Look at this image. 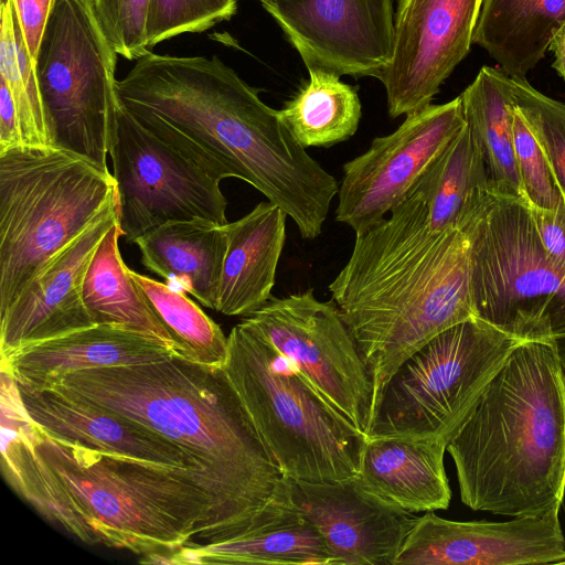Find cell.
I'll return each instance as SVG.
<instances>
[{"instance_id": "cell-1", "label": "cell", "mask_w": 565, "mask_h": 565, "mask_svg": "<svg viewBox=\"0 0 565 565\" xmlns=\"http://www.w3.org/2000/svg\"><path fill=\"white\" fill-rule=\"evenodd\" d=\"M117 94L157 137L223 180L237 178L318 237L339 183L310 157L279 111L217 56L149 51L117 81Z\"/></svg>"}, {"instance_id": "cell-2", "label": "cell", "mask_w": 565, "mask_h": 565, "mask_svg": "<svg viewBox=\"0 0 565 565\" xmlns=\"http://www.w3.org/2000/svg\"><path fill=\"white\" fill-rule=\"evenodd\" d=\"M1 467L21 498L85 544L142 556L220 534L213 502L188 468L50 438L15 395L1 399Z\"/></svg>"}, {"instance_id": "cell-3", "label": "cell", "mask_w": 565, "mask_h": 565, "mask_svg": "<svg viewBox=\"0 0 565 565\" xmlns=\"http://www.w3.org/2000/svg\"><path fill=\"white\" fill-rule=\"evenodd\" d=\"M479 206L460 225L437 231L425 196L413 185L388 217L355 235L349 260L329 285L370 373L372 412L408 356L476 317L471 249Z\"/></svg>"}, {"instance_id": "cell-4", "label": "cell", "mask_w": 565, "mask_h": 565, "mask_svg": "<svg viewBox=\"0 0 565 565\" xmlns=\"http://www.w3.org/2000/svg\"><path fill=\"white\" fill-rule=\"evenodd\" d=\"M44 388L135 419L179 446L212 499L213 542L244 529L282 478L223 367L174 354L70 373Z\"/></svg>"}, {"instance_id": "cell-5", "label": "cell", "mask_w": 565, "mask_h": 565, "mask_svg": "<svg viewBox=\"0 0 565 565\" xmlns=\"http://www.w3.org/2000/svg\"><path fill=\"white\" fill-rule=\"evenodd\" d=\"M463 504L519 516L565 495V371L548 341H522L447 444Z\"/></svg>"}, {"instance_id": "cell-6", "label": "cell", "mask_w": 565, "mask_h": 565, "mask_svg": "<svg viewBox=\"0 0 565 565\" xmlns=\"http://www.w3.org/2000/svg\"><path fill=\"white\" fill-rule=\"evenodd\" d=\"M117 205L108 167L60 147L0 152V312Z\"/></svg>"}, {"instance_id": "cell-7", "label": "cell", "mask_w": 565, "mask_h": 565, "mask_svg": "<svg viewBox=\"0 0 565 565\" xmlns=\"http://www.w3.org/2000/svg\"><path fill=\"white\" fill-rule=\"evenodd\" d=\"M227 340L223 370L282 476L309 482L356 477L365 435L243 321Z\"/></svg>"}, {"instance_id": "cell-8", "label": "cell", "mask_w": 565, "mask_h": 565, "mask_svg": "<svg viewBox=\"0 0 565 565\" xmlns=\"http://www.w3.org/2000/svg\"><path fill=\"white\" fill-rule=\"evenodd\" d=\"M520 342L478 317L441 331L388 379L365 436L448 444Z\"/></svg>"}, {"instance_id": "cell-9", "label": "cell", "mask_w": 565, "mask_h": 565, "mask_svg": "<svg viewBox=\"0 0 565 565\" xmlns=\"http://www.w3.org/2000/svg\"><path fill=\"white\" fill-rule=\"evenodd\" d=\"M475 316L520 341L565 333V271L547 256L524 198L490 190L472 233Z\"/></svg>"}, {"instance_id": "cell-10", "label": "cell", "mask_w": 565, "mask_h": 565, "mask_svg": "<svg viewBox=\"0 0 565 565\" xmlns=\"http://www.w3.org/2000/svg\"><path fill=\"white\" fill-rule=\"evenodd\" d=\"M114 46L95 0H56L35 70L56 147L107 168L119 103Z\"/></svg>"}, {"instance_id": "cell-11", "label": "cell", "mask_w": 565, "mask_h": 565, "mask_svg": "<svg viewBox=\"0 0 565 565\" xmlns=\"http://www.w3.org/2000/svg\"><path fill=\"white\" fill-rule=\"evenodd\" d=\"M109 156L127 241L169 222L227 223L221 180L143 127L120 100Z\"/></svg>"}, {"instance_id": "cell-12", "label": "cell", "mask_w": 565, "mask_h": 565, "mask_svg": "<svg viewBox=\"0 0 565 565\" xmlns=\"http://www.w3.org/2000/svg\"><path fill=\"white\" fill-rule=\"evenodd\" d=\"M243 322L288 359L327 403L366 435L372 415V380L333 301H319L312 288L282 298L271 296Z\"/></svg>"}, {"instance_id": "cell-13", "label": "cell", "mask_w": 565, "mask_h": 565, "mask_svg": "<svg viewBox=\"0 0 565 565\" xmlns=\"http://www.w3.org/2000/svg\"><path fill=\"white\" fill-rule=\"evenodd\" d=\"M466 125L460 96L407 114L396 130L376 137L343 164L335 220L359 235L399 204Z\"/></svg>"}, {"instance_id": "cell-14", "label": "cell", "mask_w": 565, "mask_h": 565, "mask_svg": "<svg viewBox=\"0 0 565 565\" xmlns=\"http://www.w3.org/2000/svg\"><path fill=\"white\" fill-rule=\"evenodd\" d=\"M483 0H398L392 55L377 75L396 118L430 104L468 55Z\"/></svg>"}, {"instance_id": "cell-15", "label": "cell", "mask_w": 565, "mask_h": 565, "mask_svg": "<svg viewBox=\"0 0 565 565\" xmlns=\"http://www.w3.org/2000/svg\"><path fill=\"white\" fill-rule=\"evenodd\" d=\"M308 71L377 77L390 62L393 0H262Z\"/></svg>"}, {"instance_id": "cell-16", "label": "cell", "mask_w": 565, "mask_h": 565, "mask_svg": "<svg viewBox=\"0 0 565 565\" xmlns=\"http://www.w3.org/2000/svg\"><path fill=\"white\" fill-rule=\"evenodd\" d=\"M559 508L511 521H452L435 511L415 519L395 565L556 564L565 555Z\"/></svg>"}, {"instance_id": "cell-17", "label": "cell", "mask_w": 565, "mask_h": 565, "mask_svg": "<svg viewBox=\"0 0 565 565\" xmlns=\"http://www.w3.org/2000/svg\"><path fill=\"white\" fill-rule=\"evenodd\" d=\"M292 504L319 531L338 565H395L415 519L364 489L358 479L309 482L282 477Z\"/></svg>"}, {"instance_id": "cell-18", "label": "cell", "mask_w": 565, "mask_h": 565, "mask_svg": "<svg viewBox=\"0 0 565 565\" xmlns=\"http://www.w3.org/2000/svg\"><path fill=\"white\" fill-rule=\"evenodd\" d=\"M117 221L118 205L57 253L0 312V359L96 326L83 300V284L94 253Z\"/></svg>"}, {"instance_id": "cell-19", "label": "cell", "mask_w": 565, "mask_h": 565, "mask_svg": "<svg viewBox=\"0 0 565 565\" xmlns=\"http://www.w3.org/2000/svg\"><path fill=\"white\" fill-rule=\"evenodd\" d=\"M17 386L28 417L50 438L99 452L188 468L206 491L190 457L146 425L53 388Z\"/></svg>"}, {"instance_id": "cell-20", "label": "cell", "mask_w": 565, "mask_h": 565, "mask_svg": "<svg viewBox=\"0 0 565 565\" xmlns=\"http://www.w3.org/2000/svg\"><path fill=\"white\" fill-rule=\"evenodd\" d=\"M169 558L170 565H338L317 527L290 503L281 479L244 529L212 543L190 541Z\"/></svg>"}, {"instance_id": "cell-21", "label": "cell", "mask_w": 565, "mask_h": 565, "mask_svg": "<svg viewBox=\"0 0 565 565\" xmlns=\"http://www.w3.org/2000/svg\"><path fill=\"white\" fill-rule=\"evenodd\" d=\"M172 355L170 349L149 338L115 326L96 324L0 359V370L18 385L44 388L70 373L154 362Z\"/></svg>"}, {"instance_id": "cell-22", "label": "cell", "mask_w": 565, "mask_h": 565, "mask_svg": "<svg viewBox=\"0 0 565 565\" xmlns=\"http://www.w3.org/2000/svg\"><path fill=\"white\" fill-rule=\"evenodd\" d=\"M447 443L424 439L365 438L360 484L384 502L411 512L446 510L451 490L444 456Z\"/></svg>"}, {"instance_id": "cell-23", "label": "cell", "mask_w": 565, "mask_h": 565, "mask_svg": "<svg viewBox=\"0 0 565 565\" xmlns=\"http://www.w3.org/2000/svg\"><path fill=\"white\" fill-rule=\"evenodd\" d=\"M284 210L258 203L239 220L226 223L227 248L216 311L247 317L270 298L286 241Z\"/></svg>"}, {"instance_id": "cell-24", "label": "cell", "mask_w": 565, "mask_h": 565, "mask_svg": "<svg viewBox=\"0 0 565 565\" xmlns=\"http://www.w3.org/2000/svg\"><path fill=\"white\" fill-rule=\"evenodd\" d=\"M134 243L147 269L170 287L216 310L227 248L226 224L202 220L169 222Z\"/></svg>"}, {"instance_id": "cell-25", "label": "cell", "mask_w": 565, "mask_h": 565, "mask_svg": "<svg viewBox=\"0 0 565 565\" xmlns=\"http://www.w3.org/2000/svg\"><path fill=\"white\" fill-rule=\"evenodd\" d=\"M565 24V0H483L472 43L510 77L526 75Z\"/></svg>"}, {"instance_id": "cell-26", "label": "cell", "mask_w": 565, "mask_h": 565, "mask_svg": "<svg viewBox=\"0 0 565 565\" xmlns=\"http://www.w3.org/2000/svg\"><path fill=\"white\" fill-rule=\"evenodd\" d=\"M118 221L100 241L85 274L83 300L95 324L149 338L179 354L178 345L125 264Z\"/></svg>"}, {"instance_id": "cell-27", "label": "cell", "mask_w": 565, "mask_h": 565, "mask_svg": "<svg viewBox=\"0 0 565 565\" xmlns=\"http://www.w3.org/2000/svg\"><path fill=\"white\" fill-rule=\"evenodd\" d=\"M460 98L466 125L481 149L491 190L523 198L512 140L511 77L499 67L484 65Z\"/></svg>"}, {"instance_id": "cell-28", "label": "cell", "mask_w": 565, "mask_h": 565, "mask_svg": "<svg viewBox=\"0 0 565 565\" xmlns=\"http://www.w3.org/2000/svg\"><path fill=\"white\" fill-rule=\"evenodd\" d=\"M414 185L425 196L434 230L460 225L476 211L491 185L481 149L467 125Z\"/></svg>"}, {"instance_id": "cell-29", "label": "cell", "mask_w": 565, "mask_h": 565, "mask_svg": "<svg viewBox=\"0 0 565 565\" xmlns=\"http://www.w3.org/2000/svg\"><path fill=\"white\" fill-rule=\"evenodd\" d=\"M278 111L302 147H331L358 130L361 102L339 75L311 70L309 81Z\"/></svg>"}, {"instance_id": "cell-30", "label": "cell", "mask_w": 565, "mask_h": 565, "mask_svg": "<svg viewBox=\"0 0 565 565\" xmlns=\"http://www.w3.org/2000/svg\"><path fill=\"white\" fill-rule=\"evenodd\" d=\"M0 78L13 99L20 148L56 147L12 0L0 3Z\"/></svg>"}, {"instance_id": "cell-31", "label": "cell", "mask_w": 565, "mask_h": 565, "mask_svg": "<svg viewBox=\"0 0 565 565\" xmlns=\"http://www.w3.org/2000/svg\"><path fill=\"white\" fill-rule=\"evenodd\" d=\"M151 307L174 339L180 356L200 364L223 367L228 340L214 322L183 290L130 269Z\"/></svg>"}, {"instance_id": "cell-32", "label": "cell", "mask_w": 565, "mask_h": 565, "mask_svg": "<svg viewBox=\"0 0 565 565\" xmlns=\"http://www.w3.org/2000/svg\"><path fill=\"white\" fill-rule=\"evenodd\" d=\"M513 103L540 142L558 188L565 192V104L511 77Z\"/></svg>"}, {"instance_id": "cell-33", "label": "cell", "mask_w": 565, "mask_h": 565, "mask_svg": "<svg viewBox=\"0 0 565 565\" xmlns=\"http://www.w3.org/2000/svg\"><path fill=\"white\" fill-rule=\"evenodd\" d=\"M237 0H151L148 18V47L184 33H201L228 21Z\"/></svg>"}, {"instance_id": "cell-34", "label": "cell", "mask_w": 565, "mask_h": 565, "mask_svg": "<svg viewBox=\"0 0 565 565\" xmlns=\"http://www.w3.org/2000/svg\"><path fill=\"white\" fill-rule=\"evenodd\" d=\"M512 140L523 198L532 206L552 210L559 199V188L540 142L515 106Z\"/></svg>"}, {"instance_id": "cell-35", "label": "cell", "mask_w": 565, "mask_h": 565, "mask_svg": "<svg viewBox=\"0 0 565 565\" xmlns=\"http://www.w3.org/2000/svg\"><path fill=\"white\" fill-rule=\"evenodd\" d=\"M151 0H95L100 25L116 53L137 61L148 53V18Z\"/></svg>"}, {"instance_id": "cell-36", "label": "cell", "mask_w": 565, "mask_h": 565, "mask_svg": "<svg viewBox=\"0 0 565 565\" xmlns=\"http://www.w3.org/2000/svg\"><path fill=\"white\" fill-rule=\"evenodd\" d=\"M527 206L547 256L565 271V192L559 189V199L552 210L529 203Z\"/></svg>"}, {"instance_id": "cell-37", "label": "cell", "mask_w": 565, "mask_h": 565, "mask_svg": "<svg viewBox=\"0 0 565 565\" xmlns=\"http://www.w3.org/2000/svg\"><path fill=\"white\" fill-rule=\"evenodd\" d=\"M29 56L35 66L56 0H12Z\"/></svg>"}, {"instance_id": "cell-38", "label": "cell", "mask_w": 565, "mask_h": 565, "mask_svg": "<svg viewBox=\"0 0 565 565\" xmlns=\"http://www.w3.org/2000/svg\"><path fill=\"white\" fill-rule=\"evenodd\" d=\"M20 148L15 108L7 83L0 78V152Z\"/></svg>"}, {"instance_id": "cell-39", "label": "cell", "mask_w": 565, "mask_h": 565, "mask_svg": "<svg viewBox=\"0 0 565 565\" xmlns=\"http://www.w3.org/2000/svg\"><path fill=\"white\" fill-rule=\"evenodd\" d=\"M548 50L554 54L552 67L565 79V24L553 38Z\"/></svg>"}, {"instance_id": "cell-40", "label": "cell", "mask_w": 565, "mask_h": 565, "mask_svg": "<svg viewBox=\"0 0 565 565\" xmlns=\"http://www.w3.org/2000/svg\"><path fill=\"white\" fill-rule=\"evenodd\" d=\"M552 344L565 371V333L554 338Z\"/></svg>"}, {"instance_id": "cell-41", "label": "cell", "mask_w": 565, "mask_h": 565, "mask_svg": "<svg viewBox=\"0 0 565 565\" xmlns=\"http://www.w3.org/2000/svg\"><path fill=\"white\" fill-rule=\"evenodd\" d=\"M556 564H565V555L563 557H561Z\"/></svg>"}, {"instance_id": "cell-42", "label": "cell", "mask_w": 565, "mask_h": 565, "mask_svg": "<svg viewBox=\"0 0 565 565\" xmlns=\"http://www.w3.org/2000/svg\"><path fill=\"white\" fill-rule=\"evenodd\" d=\"M259 1H262V0H259Z\"/></svg>"}]
</instances>
